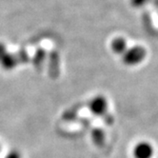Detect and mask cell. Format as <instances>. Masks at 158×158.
Instances as JSON below:
<instances>
[{"label":"cell","mask_w":158,"mask_h":158,"mask_svg":"<svg viewBox=\"0 0 158 158\" xmlns=\"http://www.w3.org/2000/svg\"><path fill=\"white\" fill-rule=\"evenodd\" d=\"M110 47L111 52L117 55H122L129 48L127 40L122 36H117L112 39L110 41Z\"/></svg>","instance_id":"277c9868"},{"label":"cell","mask_w":158,"mask_h":158,"mask_svg":"<svg viewBox=\"0 0 158 158\" xmlns=\"http://www.w3.org/2000/svg\"><path fill=\"white\" fill-rule=\"evenodd\" d=\"M121 56H122V62L124 65L133 67L139 65L145 60L147 56V51L143 46L137 45V46L128 48V50Z\"/></svg>","instance_id":"6da1fadb"},{"label":"cell","mask_w":158,"mask_h":158,"mask_svg":"<svg viewBox=\"0 0 158 158\" xmlns=\"http://www.w3.org/2000/svg\"><path fill=\"white\" fill-rule=\"evenodd\" d=\"M150 0H131V4L134 8H141L142 6L146 5Z\"/></svg>","instance_id":"8992f818"},{"label":"cell","mask_w":158,"mask_h":158,"mask_svg":"<svg viewBox=\"0 0 158 158\" xmlns=\"http://www.w3.org/2000/svg\"><path fill=\"white\" fill-rule=\"evenodd\" d=\"M0 152H1V146H0Z\"/></svg>","instance_id":"ba28073f"},{"label":"cell","mask_w":158,"mask_h":158,"mask_svg":"<svg viewBox=\"0 0 158 158\" xmlns=\"http://www.w3.org/2000/svg\"><path fill=\"white\" fill-rule=\"evenodd\" d=\"M109 108L108 99L101 94H97L94 96L89 102V110L94 115L101 116L105 114Z\"/></svg>","instance_id":"7a4b0ae2"},{"label":"cell","mask_w":158,"mask_h":158,"mask_svg":"<svg viewBox=\"0 0 158 158\" xmlns=\"http://www.w3.org/2000/svg\"><path fill=\"white\" fill-rule=\"evenodd\" d=\"M153 154V146L148 141H140L132 149L133 158H152Z\"/></svg>","instance_id":"3957f363"},{"label":"cell","mask_w":158,"mask_h":158,"mask_svg":"<svg viewBox=\"0 0 158 158\" xmlns=\"http://www.w3.org/2000/svg\"><path fill=\"white\" fill-rule=\"evenodd\" d=\"M4 158H21V153L17 150L10 151Z\"/></svg>","instance_id":"52a82bcc"},{"label":"cell","mask_w":158,"mask_h":158,"mask_svg":"<svg viewBox=\"0 0 158 158\" xmlns=\"http://www.w3.org/2000/svg\"><path fill=\"white\" fill-rule=\"evenodd\" d=\"M93 139H94V142L95 143V145L96 146H102L103 145V143H104V134H103V132L102 131H97V132L96 133H94V137H93Z\"/></svg>","instance_id":"5b68a950"}]
</instances>
